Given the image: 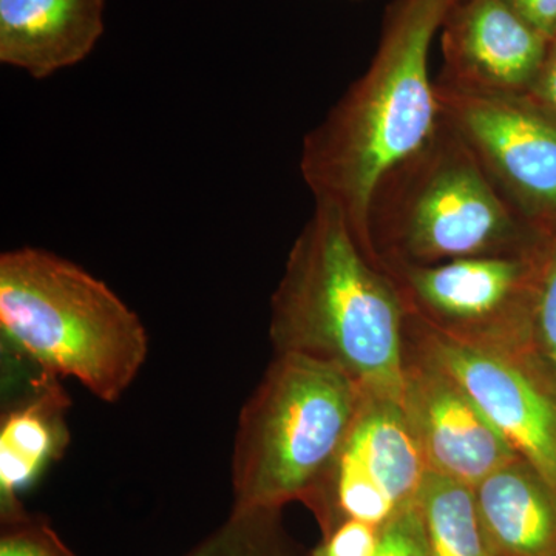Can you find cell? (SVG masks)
Instances as JSON below:
<instances>
[{"mask_svg": "<svg viewBox=\"0 0 556 556\" xmlns=\"http://www.w3.org/2000/svg\"><path fill=\"white\" fill-rule=\"evenodd\" d=\"M441 119L470 149L508 206L543 236L556 232V118L525 93L437 80Z\"/></svg>", "mask_w": 556, "mask_h": 556, "instance_id": "cell-6", "label": "cell"}, {"mask_svg": "<svg viewBox=\"0 0 556 556\" xmlns=\"http://www.w3.org/2000/svg\"><path fill=\"white\" fill-rule=\"evenodd\" d=\"M456 0H396L367 72L303 138L300 174L316 204L345 217L371 257L368 211L380 178L441 124L430 50Z\"/></svg>", "mask_w": 556, "mask_h": 556, "instance_id": "cell-1", "label": "cell"}, {"mask_svg": "<svg viewBox=\"0 0 556 556\" xmlns=\"http://www.w3.org/2000/svg\"><path fill=\"white\" fill-rule=\"evenodd\" d=\"M496 556H556V486L515 457L475 486Z\"/></svg>", "mask_w": 556, "mask_h": 556, "instance_id": "cell-13", "label": "cell"}, {"mask_svg": "<svg viewBox=\"0 0 556 556\" xmlns=\"http://www.w3.org/2000/svg\"><path fill=\"white\" fill-rule=\"evenodd\" d=\"M67 408L68 397L58 378L40 371L30 396L3 413L0 427L2 522L27 517L20 493L67 447Z\"/></svg>", "mask_w": 556, "mask_h": 556, "instance_id": "cell-14", "label": "cell"}, {"mask_svg": "<svg viewBox=\"0 0 556 556\" xmlns=\"http://www.w3.org/2000/svg\"><path fill=\"white\" fill-rule=\"evenodd\" d=\"M525 94L556 118V40Z\"/></svg>", "mask_w": 556, "mask_h": 556, "instance_id": "cell-22", "label": "cell"}, {"mask_svg": "<svg viewBox=\"0 0 556 556\" xmlns=\"http://www.w3.org/2000/svg\"><path fill=\"white\" fill-rule=\"evenodd\" d=\"M375 556H430L417 504L397 511L382 526Z\"/></svg>", "mask_w": 556, "mask_h": 556, "instance_id": "cell-19", "label": "cell"}, {"mask_svg": "<svg viewBox=\"0 0 556 556\" xmlns=\"http://www.w3.org/2000/svg\"><path fill=\"white\" fill-rule=\"evenodd\" d=\"M420 354L477 402L508 445L556 486V380L529 351L453 338L408 313Z\"/></svg>", "mask_w": 556, "mask_h": 556, "instance_id": "cell-8", "label": "cell"}, {"mask_svg": "<svg viewBox=\"0 0 556 556\" xmlns=\"http://www.w3.org/2000/svg\"><path fill=\"white\" fill-rule=\"evenodd\" d=\"M441 30V76L503 93L529 90L552 43L504 0H456Z\"/></svg>", "mask_w": 556, "mask_h": 556, "instance_id": "cell-11", "label": "cell"}, {"mask_svg": "<svg viewBox=\"0 0 556 556\" xmlns=\"http://www.w3.org/2000/svg\"><path fill=\"white\" fill-rule=\"evenodd\" d=\"M543 240L536 248L515 254L383 268L401 289L408 313L428 327L468 342L529 351L538 254Z\"/></svg>", "mask_w": 556, "mask_h": 556, "instance_id": "cell-7", "label": "cell"}, {"mask_svg": "<svg viewBox=\"0 0 556 556\" xmlns=\"http://www.w3.org/2000/svg\"><path fill=\"white\" fill-rule=\"evenodd\" d=\"M382 527L346 519L324 536L311 556H375Z\"/></svg>", "mask_w": 556, "mask_h": 556, "instance_id": "cell-20", "label": "cell"}, {"mask_svg": "<svg viewBox=\"0 0 556 556\" xmlns=\"http://www.w3.org/2000/svg\"><path fill=\"white\" fill-rule=\"evenodd\" d=\"M504 2L544 38L555 42L556 0H504Z\"/></svg>", "mask_w": 556, "mask_h": 556, "instance_id": "cell-21", "label": "cell"}, {"mask_svg": "<svg viewBox=\"0 0 556 556\" xmlns=\"http://www.w3.org/2000/svg\"><path fill=\"white\" fill-rule=\"evenodd\" d=\"M402 408L428 471L477 486L519 457L455 378L430 358H407Z\"/></svg>", "mask_w": 556, "mask_h": 556, "instance_id": "cell-10", "label": "cell"}, {"mask_svg": "<svg viewBox=\"0 0 556 556\" xmlns=\"http://www.w3.org/2000/svg\"><path fill=\"white\" fill-rule=\"evenodd\" d=\"M278 514L233 507L229 518L185 556H287Z\"/></svg>", "mask_w": 556, "mask_h": 556, "instance_id": "cell-16", "label": "cell"}, {"mask_svg": "<svg viewBox=\"0 0 556 556\" xmlns=\"http://www.w3.org/2000/svg\"><path fill=\"white\" fill-rule=\"evenodd\" d=\"M105 0H0V62L35 79L79 64L104 33Z\"/></svg>", "mask_w": 556, "mask_h": 556, "instance_id": "cell-12", "label": "cell"}, {"mask_svg": "<svg viewBox=\"0 0 556 556\" xmlns=\"http://www.w3.org/2000/svg\"><path fill=\"white\" fill-rule=\"evenodd\" d=\"M0 556H76L47 522L24 517L3 522Z\"/></svg>", "mask_w": 556, "mask_h": 556, "instance_id": "cell-18", "label": "cell"}, {"mask_svg": "<svg viewBox=\"0 0 556 556\" xmlns=\"http://www.w3.org/2000/svg\"><path fill=\"white\" fill-rule=\"evenodd\" d=\"M0 327L40 371L118 402L149 353L144 324L108 283L39 248L0 255Z\"/></svg>", "mask_w": 556, "mask_h": 556, "instance_id": "cell-3", "label": "cell"}, {"mask_svg": "<svg viewBox=\"0 0 556 556\" xmlns=\"http://www.w3.org/2000/svg\"><path fill=\"white\" fill-rule=\"evenodd\" d=\"M529 351L556 380V232L544 237L538 254Z\"/></svg>", "mask_w": 556, "mask_h": 556, "instance_id": "cell-17", "label": "cell"}, {"mask_svg": "<svg viewBox=\"0 0 556 556\" xmlns=\"http://www.w3.org/2000/svg\"><path fill=\"white\" fill-rule=\"evenodd\" d=\"M544 237L508 206L442 119L426 144L380 178L369 203V247L382 266L515 254Z\"/></svg>", "mask_w": 556, "mask_h": 556, "instance_id": "cell-4", "label": "cell"}, {"mask_svg": "<svg viewBox=\"0 0 556 556\" xmlns=\"http://www.w3.org/2000/svg\"><path fill=\"white\" fill-rule=\"evenodd\" d=\"M427 473L401 402L364 394L338 457L305 504L325 535L346 519L382 527L416 504Z\"/></svg>", "mask_w": 556, "mask_h": 556, "instance_id": "cell-9", "label": "cell"}, {"mask_svg": "<svg viewBox=\"0 0 556 556\" xmlns=\"http://www.w3.org/2000/svg\"><path fill=\"white\" fill-rule=\"evenodd\" d=\"M364 391L305 354L276 353L241 408L233 442V507L280 510L308 500L338 457Z\"/></svg>", "mask_w": 556, "mask_h": 556, "instance_id": "cell-5", "label": "cell"}, {"mask_svg": "<svg viewBox=\"0 0 556 556\" xmlns=\"http://www.w3.org/2000/svg\"><path fill=\"white\" fill-rule=\"evenodd\" d=\"M407 318L394 278L339 211L316 204L270 303L276 353L329 362L367 396L401 402Z\"/></svg>", "mask_w": 556, "mask_h": 556, "instance_id": "cell-2", "label": "cell"}, {"mask_svg": "<svg viewBox=\"0 0 556 556\" xmlns=\"http://www.w3.org/2000/svg\"><path fill=\"white\" fill-rule=\"evenodd\" d=\"M416 504L430 556H496L482 526L475 486L428 471Z\"/></svg>", "mask_w": 556, "mask_h": 556, "instance_id": "cell-15", "label": "cell"}]
</instances>
